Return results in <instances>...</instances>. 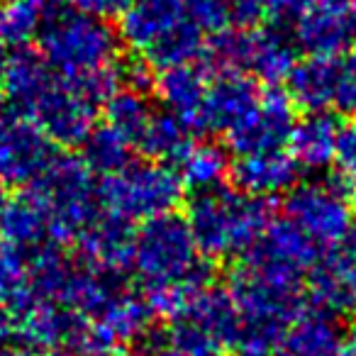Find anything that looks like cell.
<instances>
[{
	"instance_id": "1",
	"label": "cell",
	"mask_w": 356,
	"mask_h": 356,
	"mask_svg": "<svg viewBox=\"0 0 356 356\" xmlns=\"http://www.w3.org/2000/svg\"><path fill=\"white\" fill-rule=\"evenodd\" d=\"M232 293L242 317L237 351L271 356L288 327L307 310L302 278L242 264L232 276Z\"/></svg>"
},
{
	"instance_id": "2",
	"label": "cell",
	"mask_w": 356,
	"mask_h": 356,
	"mask_svg": "<svg viewBox=\"0 0 356 356\" xmlns=\"http://www.w3.org/2000/svg\"><path fill=\"white\" fill-rule=\"evenodd\" d=\"M118 35L137 59L159 71L195 64L208 49L205 32L188 13V0H132L120 15Z\"/></svg>"
},
{
	"instance_id": "3",
	"label": "cell",
	"mask_w": 356,
	"mask_h": 356,
	"mask_svg": "<svg viewBox=\"0 0 356 356\" xmlns=\"http://www.w3.org/2000/svg\"><path fill=\"white\" fill-rule=\"evenodd\" d=\"M37 51L59 79L83 83L118 64L120 35L108 20L59 8L47 13Z\"/></svg>"
},
{
	"instance_id": "4",
	"label": "cell",
	"mask_w": 356,
	"mask_h": 356,
	"mask_svg": "<svg viewBox=\"0 0 356 356\" xmlns=\"http://www.w3.org/2000/svg\"><path fill=\"white\" fill-rule=\"evenodd\" d=\"M186 220L200 254L220 261L244 257L259 242L271 225V208L237 188H218L195 195Z\"/></svg>"
},
{
	"instance_id": "5",
	"label": "cell",
	"mask_w": 356,
	"mask_h": 356,
	"mask_svg": "<svg viewBox=\"0 0 356 356\" xmlns=\"http://www.w3.org/2000/svg\"><path fill=\"white\" fill-rule=\"evenodd\" d=\"M30 193L40 200L49 222V244H76L86 227L103 213L93 171L76 156H54Z\"/></svg>"
},
{
	"instance_id": "6",
	"label": "cell",
	"mask_w": 356,
	"mask_h": 356,
	"mask_svg": "<svg viewBox=\"0 0 356 356\" xmlns=\"http://www.w3.org/2000/svg\"><path fill=\"white\" fill-rule=\"evenodd\" d=\"M200 249L188 227V220L171 213L163 218L142 222L134 232L132 268L144 288L166 286V283L205 278Z\"/></svg>"
},
{
	"instance_id": "7",
	"label": "cell",
	"mask_w": 356,
	"mask_h": 356,
	"mask_svg": "<svg viewBox=\"0 0 356 356\" xmlns=\"http://www.w3.org/2000/svg\"><path fill=\"white\" fill-rule=\"evenodd\" d=\"M98 200L105 213L124 222H149L171 215L184 200V184L176 168L159 161H132L98 184Z\"/></svg>"
},
{
	"instance_id": "8",
	"label": "cell",
	"mask_w": 356,
	"mask_h": 356,
	"mask_svg": "<svg viewBox=\"0 0 356 356\" xmlns=\"http://www.w3.org/2000/svg\"><path fill=\"white\" fill-rule=\"evenodd\" d=\"M205 51L220 74H244L266 88H278L298 66L296 42L278 27L225 30L210 40Z\"/></svg>"
},
{
	"instance_id": "9",
	"label": "cell",
	"mask_w": 356,
	"mask_h": 356,
	"mask_svg": "<svg viewBox=\"0 0 356 356\" xmlns=\"http://www.w3.org/2000/svg\"><path fill=\"white\" fill-rule=\"evenodd\" d=\"M283 213L317 249H334L354 225L351 184H346L339 173L298 184L286 193Z\"/></svg>"
},
{
	"instance_id": "10",
	"label": "cell",
	"mask_w": 356,
	"mask_h": 356,
	"mask_svg": "<svg viewBox=\"0 0 356 356\" xmlns=\"http://www.w3.org/2000/svg\"><path fill=\"white\" fill-rule=\"evenodd\" d=\"M95 108L98 103H93L79 86L54 76L27 118L56 147H81L95 129Z\"/></svg>"
},
{
	"instance_id": "11",
	"label": "cell",
	"mask_w": 356,
	"mask_h": 356,
	"mask_svg": "<svg viewBox=\"0 0 356 356\" xmlns=\"http://www.w3.org/2000/svg\"><path fill=\"white\" fill-rule=\"evenodd\" d=\"M54 159L51 142L27 115L0 105V181L6 186L35 184Z\"/></svg>"
},
{
	"instance_id": "12",
	"label": "cell",
	"mask_w": 356,
	"mask_h": 356,
	"mask_svg": "<svg viewBox=\"0 0 356 356\" xmlns=\"http://www.w3.org/2000/svg\"><path fill=\"white\" fill-rule=\"evenodd\" d=\"M293 108L296 103L291 100L288 90L264 88L257 108L232 132L225 134L227 152L239 159L283 149V144H288L293 124H296Z\"/></svg>"
},
{
	"instance_id": "13",
	"label": "cell",
	"mask_w": 356,
	"mask_h": 356,
	"mask_svg": "<svg viewBox=\"0 0 356 356\" xmlns=\"http://www.w3.org/2000/svg\"><path fill=\"white\" fill-rule=\"evenodd\" d=\"M13 317V339L27 351H56L69 349L79 334L86 317L56 305V302L32 298Z\"/></svg>"
},
{
	"instance_id": "14",
	"label": "cell",
	"mask_w": 356,
	"mask_h": 356,
	"mask_svg": "<svg viewBox=\"0 0 356 356\" xmlns=\"http://www.w3.org/2000/svg\"><path fill=\"white\" fill-rule=\"evenodd\" d=\"M317 247L296 227L293 222L271 220L259 242L244 254V261L254 266L271 268V271L291 273V276H305L317 264Z\"/></svg>"
},
{
	"instance_id": "15",
	"label": "cell",
	"mask_w": 356,
	"mask_h": 356,
	"mask_svg": "<svg viewBox=\"0 0 356 356\" xmlns=\"http://www.w3.org/2000/svg\"><path fill=\"white\" fill-rule=\"evenodd\" d=\"M132 244L134 229L129 222L110 213H100L76 239L81 261L108 276L120 278L132 268Z\"/></svg>"
},
{
	"instance_id": "16",
	"label": "cell",
	"mask_w": 356,
	"mask_h": 356,
	"mask_svg": "<svg viewBox=\"0 0 356 356\" xmlns=\"http://www.w3.org/2000/svg\"><path fill=\"white\" fill-rule=\"evenodd\" d=\"M264 90L254 79L244 74H220L210 81L203 113L198 120V132L227 134L252 113L261 100Z\"/></svg>"
},
{
	"instance_id": "17",
	"label": "cell",
	"mask_w": 356,
	"mask_h": 356,
	"mask_svg": "<svg viewBox=\"0 0 356 356\" xmlns=\"http://www.w3.org/2000/svg\"><path fill=\"white\" fill-rule=\"evenodd\" d=\"M349 8L327 0H312V6L291 27L298 49L307 56H337L346 51L351 42Z\"/></svg>"
},
{
	"instance_id": "18",
	"label": "cell",
	"mask_w": 356,
	"mask_h": 356,
	"mask_svg": "<svg viewBox=\"0 0 356 356\" xmlns=\"http://www.w3.org/2000/svg\"><path fill=\"white\" fill-rule=\"evenodd\" d=\"M210 88V76L205 66L195 64H181L171 69L159 71L154 79V93L159 103L163 105L166 113L178 118L191 132H198V120L203 113L205 95Z\"/></svg>"
},
{
	"instance_id": "19",
	"label": "cell",
	"mask_w": 356,
	"mask_h": 356,
	"mask_svg": "<svg viewBox=\"0 0 356 356\" xmlns=\"http://www.w3.org/2000/svg\"><path fill=\"white\" fill-rule=\"evenodd\" d=\"M298 171L300 166L296 163V159L283 149H276V152L254 154V156H239L232 163V181L242 193L268 200L296 188Z\"/></svg>"
},
{
	"instance_id": "20",
	"label": "cell",
	"mask_w": 356,
	"mask_h": 356,
	"mask_svg": "<svg viewBox=\"0 0 356 356\" xmlns=\"http://www.w3.org/2000/svg\"><path fill=\"white\" fill-rule=\"evenodd\" d=\"M310 298L320 310L332 317L356 315V264L341 257L337 249L317 259L307 278Z\"/></svg>"
},
{
	"instance_id": "21",
	"label": "cell",
	"mask_w": 356,
	"mask_h": 356,
	"mask_svg": "<svg viewBox=\"0 0 356 356\" xmlns=\"http://www.w3.org/2000/svg\"><path fill=\"white\" fill-rule=\"evenodd\" d=\"M341 124L330 113H307L296 120L288 137V154L305 171H322L334 163Z\"/></svg>"
},
{
	"instance_id": "22",
	"label": "cell",
	"mask_w": 356,
	"mask_h": 356,
	"mask_svg": "<svg viewBox=\"0 0 356 356\" xmlns=\"http://www.w3.org/2000/svg\"><path fill=\"white\" fill-rule=\"evenodd\" d=\"M54 71L47 66L40 51L32 49H15L6 59V71H3V83L0 90L6 95V103L15 108L17 113L27 115L30 108L37 103L47 86L54 81Z\"/></svg>"
},
{
	"instance_id": "23",
	"label": "cell",
	"mask_w": 356,
	"mask_h": 356,
	"mask_svg": "<svg viewBox=\"0 0 356 356\" xmlns=\"http://www.w3.org/2000/svg\"><path fill=\"white\" fill-rule=\"evenodd\" d=\"M344 334L337 317L325 310H305L296 317L278 344V356H334Z\"/></svg>"
},
{
	"instance_id": "24",
	"label": "cell",
	"mask_w": 356,
	"mask_h": 356,
	"mask_svg": "<svg viewBox=\"0 0 356 356\" xmlns=\"http://www.w3.org/2000/svg\"><path fill=\"white\" fill-rule=\"evenodd\" d=\"M0 239L20 252H35L49 244L47 213L30 191L8 198L0 208Z\"/></svg>"
},
{
	"instance_id": "25",
	"label": "cell",
	"mask_w": 356,
	"mask_h": 356,
	"mask_svg": "<svg viewBox=\"0 0 356 356\" xmlns=\"http://www.w3.org/2000/svg\"><path fill=\"white\" fill-rule=\"evenodd\" d=\"M181 320H191L200 325L205 332L215 337L225 349L234 346L237 349L239 332H242V317H239L237 302L232 293L218 286H203L195 293L188 312Z\"/></svg>"
},
{
	"instance_id": "26",
	"label": "cell",
	"mask_w": 356,
	"mask_h": 356,
	"mask_svg": "<svg viewBox=\"0 0 356 356\" xmlns=\"http://www.w3.org/2000/svg\"><path fill=\"white\" fill-rule=\"evenodd\" d=\"M176 166L184 188L193 191L195 195L225 188L227 178L232 176L229 152L218 142H193L176 161Z\"/></svg>"
},
{
	"instance_id": "27",
	"label": "cell",
	"mask_w": 356,
	"mask_h": 356,
	"mask_svg": "<svg viewBox=\"0 0 356 356\" xmlns=\"http://www.w3.org/2000/svg\"><path fill=\"white\" fill-rule=\"evenodd\" d=\"M332 71L334 56H307L298 61L288 79V95L307 113H327L332 108Z\"/></svg>"
},
{
	"instance_id": "28",
	"label": "cell",
	"mask_w": 356,
	"mask_h": 356,
	"mask_svg": "<svg viewBox=\"0 0 356 356\" xmlns=\"http://www.w3.org/2000/svg\"><path fill=\"white\" fill-rule=\"evenodd\" d=\"M152 320L154 315L144 296H134L124 288H120L110 298L108 305L93 317L95 325L103 327L118 344H129V341H137L139 337H144Z\"/></svg>"
},
{
	"instance_id": "29",
	"label": "cell",
	"mask_w": 356,
	"mask_h": 356,
	"mask_svg": "<svg viewBox=\"0 0 356 356\" xmlns=\"http://www.w3.org/2000/svg\"><path fill=\"white\" fill-rule=\"evenodd\" d=\"M191 134L193 132H191L178 118H173L166 110H156L154 118L149 120V124L144 127V132L139 134L134 149H137L147 161L176 163L178 159L186 154V149L193 144Z\"/></svg>"
},
{
	"instance_id": "30",
	"label": "cell",
	"mask_w": 356,
	"mask_h": 356,
	"mask_svg": "<svg viewBox=\"0 0 356 356\" xmlns=\"http://www.w3.org/2000/svg\"><path fill=\"white\" fill-rule=\"evenodd\" d=\"M47 13V0H0V47L25 49L37 40Z\"/></svg>"
},
{
	"instance_id": "31",
	"label": "cell",
	"mask_w": 356,
	"mask_h": 356,
	"mask_svg": "<svg viewBox=\"0 0 356 356\" xmlns=\"http://www.w3.org/2000/svg\"><path fill=\"white\" fill-rule=\"evenodd\" d=\"M81 147H83V154H81L83 163L100 176H113L132 163L129 156H132L134 147L110 124L95 127Z\"/></svg>"
},
{
	"instance_id": "32",
	"label": "cell",
	"mask_w": 356,
	"mask_h": 356,
	"mask_svg": "<svg viewBox=\"0 0 356 356\" xmlns=\"http://www.w3.org/2000/svg\"><path fill=\"white\" fill-rule=\"evenodd\" d=\"M154 105L147 98V93H137V90L120 88L113 98L105 103V124L118 129L129 144H137L139 134L154 118Z\"/></svg>"
},
{
	"instance_id": "33",
	"label": "cell",
	"mask_w": 356,
	"mask_h": 356,
	"mask_svg": "<svg viewBox=\"0 0 356 356\" xmlns=\"http://www.w3.org/2000/svg\"><path fill=\"white\" fill-rule=\"evenodd\" d=\"M32 298L35 296L30 286V259L25 252L0 239V302L10 315H15Z\"/></svg>"
},
{
	"instance_id": "34",
	"label": "cell",
	"mask_w": 356,
	"mask_h": 356,
	"mask_svg": "<svg viewBox=\"0 0 356 356\" xmlns=\"http://www.w3.org/2000/svg\"><path fill=\"white\" fill-rule=\"evenodd\" d=\"M168 346H173L186 356H225V346L210 332H205L203 327L191 320L171 322Z\"/></svg>"
},
{
	"instance_id": "35",
	"label": "cell",
	"mask_w": 356,
	"mask_h": 356,
	"mask_svg": "<svg viewBox=\"0 0 356 356\" xmlns=\"http://www.w3.org/2000/svg\"><path fill=\"white\" fill-rule=\"evenodd\" d=\"M332 108L339 113L356 115V51H341L334 56Z\"/></svg>"
},
{
	"instance_id": "36",
	"label": "cell",
	"mask_w": 356,
	"mask_h": 356,
	"mask_svg": "<svg viewBox=\"0 0 356 356\" xmlns=\"http://www.w3.org/2000/svg\"><path fill=\"white\" fill-rule=\"evenodd\" d=\"M188 13L205 35H220L232 30L229 20V0H188Z\"/></svg>"
},
{
	"instance_id": "37",
	"label": "cell",
	"mask_w": 356,
	"mask_h": 356,
	"mask_svg": "<svg viewBox=\"0 0 356 356\" xmlns=\"http://www.w3.org/2000/svg\"><path fill=\"white\" fill-rule=\"evenodd\" d=\"M334 166L346 184L356 186V124H341L339 139H337Z\"/></svg>"
},
{
	"instance_id": "38",
	"label": "cell",
	"mask_w": 356,
	"mask_h": 356,
	"mask_svg": "<svg viewBox=\"0 0 356 356\" xmlns=\"http://www.w3.org/2000/svg\"><path fill=\"white\" fill-rule=\"evenodd\" d=\"M232 30H259L266 22L264 0H229Z\"/></svg>"
},
{
	"instance_id": "39",
	"label": "cell",
	"mask_w": 356,
	"mask_h": 356,
	"mask_svg": "<svg viewBox=\"0 0 356 356\" xmlns=\"http://www.w3.org/2000/svg\"><path fill=\"white\" fill-rule=\"evenodd\" d=\"M312 6V0H264L266 8V22L273 27H293L296 20Z\"/></svg>"
},
{
	"instance_id": "40",
	"label": "cell",
	"mask_w": 356,
	"mask_h": 356,
	"mask_svg": "<svg viewBox=\"0 0 356 356\" xmlns=\"http://www.w3.org/2000/svg\"><path fill=\"white\" fill-rule=\"evenodd\" d=\"M56 3H61L69 10L83 13V15L90 17H100V20L122 15L132 6V0H56Z\"/></svg>"
},
{
	"instance_id": "41",
	"label": "cell",
	"mask_w": 356,
	"mask_h": 356,
	"mask_svg": "<svg viewBox=\"0 0 356 356\" xmlns=\"http://www.w3.org/2000/svg\"><path fill=\"white\" fill-rule=\"evenodd\" d=\"M13 339V317L8 307L0 302V351H6Z\"/></svg>"
},
{
	"instance_id": "42",
	"label": "cell",
	"mask_w": 356,
	"mask_h": 356,
	"mask_svg": "<svg viewBox=\"0 0 356 356\" xmlns=\"http://www.w3.org/2000/svg\"><path fill=\"white\" fill-rule=\"evenodd\" d=\"M337 252L341 254V257H346L351 264H356V222L351 225V229L346 232V237L341 239L339 244H337Z\"/></svg>"
},
{
	"instance_id": "43",
	"label": "cell",
	"mask_w": 356,
	"mask_h": 356,
	"mask_svg": "<svg viewBox=\"0 0 356 356\" xmlns=\"http://www.w3.org/2000/svg\"><path fill=\"white\" fill-rule=\"evenodd\" d=\"M10 356H74V354H71V351H66V349H56V351H40V354H37V351H27V349H20V346H17V349L13 351Z\"/></svg>"
},
{
	"instance_id": "44",
	"label": "cell",
	"mask_w": 356,
	"mask_h": 356,
	"mask_svg": "<svg viewBox=\"0 0 356 356\" xmlns=\"http://www.w3.org/2000/svg\"><path fill=\"white\" fill-rule=\"evenodd\" d=\"M334 356H356V337H349V339L341 341L339 351Z\"/></svg>"
},
{
	"instance_id": "45",
	"label": "cell",
	"mask_w": 356,
	"mask_h": 356,
	"mask_svg": "<svg viewBox=\"0 0 356 356\" xmlns=\"http://www.w3.org/2000/svg\"><path fill=\"white\" fill-rule=\"evenodd\" d=\"M349 32H351V42H356V0L349 8Z\"/></svg>"
},
{
	"instance_id": "46",
	"label": "cell",
	"mask_w": 356,
	"mask_h": 356,
	"mask_svg": "<svg viewBox=\"0 0 356 356\" xmlns=\"http://www.w3.org/2000/svg\"><path fill=\"white\" fill-rule=\"evenodd\" d=\"M154 356H186V354H181L178 349H173V346H168V344H163L161 349H156V354Z\"/></svg>"
},
{
	"instance_id": "47",
	"label": "cell",
	"mask_w": 356,
	"mask_h": 356,
	"mask_svg": "<svg viewBox=\"0 0 356 356\" xmlns=\"http://www.w3.org/2000/svg\"><path fill=\"white\" fill-rule=\"evenodd\" d=\"M8 198H10V195H8V186L3 184V181H0V208H3V205L8 203Z\"/></svg>"
},
{
	"instance_id": "48",
	"label": "cell",
	"mask_w": 356,
	"mask_h": 356,
	"mask_svg": "<svg viewBox=\"0 0 356 356\" xmlns=\"http://www.w3.org/2000/svg\"><path fill=\"white\" fill-rule=\"evenodd\" d=\"M6 51H3V47H0V83H3V71H6Z\"/></svg>"
},
{
	"instance_id": "49",
	"label": "cell",
	"mask_w": 356,
	"mask_h": 356,
	"mask_svg": "<svg viewBox=\"0 0 356 356\" xmlns=\"http://www.w3.org/2000/svg\"><path fill=\"white\" fill-rule=\"evenodd\" d=\"M327 3H334V6H344V8H349L354 0H327Z\"/></svg>"
},
{
	"instance_id": "50",
	"label": "cell",
	"mask_w": 356,
	"mask_h": 356,
	"mask_svg": "<svg viewBox=\"0 0 356 356\" xmlns=\"http://www.w3.org/2000/svg\"><path fill=\"white\" fill-rule=\"evenodd\" d=\"M118 356H144L139 351H118Z\"/></svg>"
},
{
	"instance_id": "51",
	"label": "cell",
	"mask_w": 356,
	"mask_h": 356,
	"mask_svg": "<svg viewBox=\"0 0 356 356\" xmlns=\"http://www.w3.org/2000/svg\"><path fill=\"white\" fill-rule=\"evenodd\" d=\"M234 356H254V354H242V351H237V354H234Z\"/></svg>"
}]
</instances>
